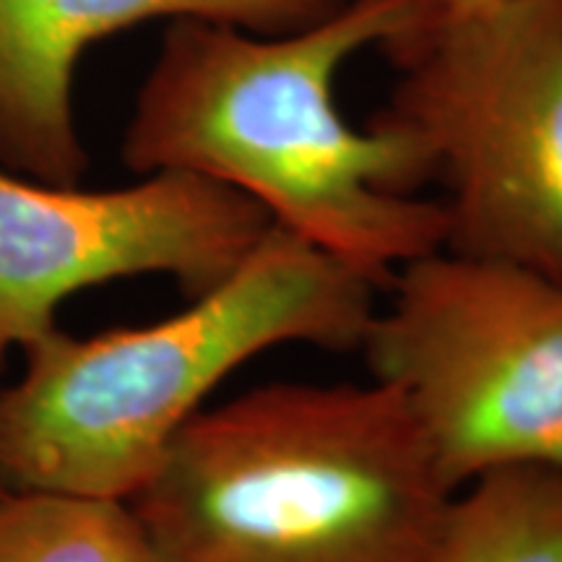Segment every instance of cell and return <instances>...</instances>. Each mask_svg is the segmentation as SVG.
Listing matches in <instances>:
<instances>
[{
  "instance_id": "obj_6",
  "label": "cell",
  "mask_w": 562,
  "mask_h": 562,
  "mask_svg": "<svg viewBox=\"0 0 562 562\" xmlns=\"http://www.w3.org/2000/svg\"><path fill=\"white\" fill-rule=\"evenodd\" d=\"M271 224L248 195L193 172L81 191L0 167V368L58 328L60 302L89 286L161 273L191 300L214 290Z\"/></svg>"
},
{
  "instance_id": "obj_8",
  "label": "cell",
  "mask_w": 562,
  "mask_h": 562,
  "mask_svg": "<svg viewBox=\"0 0 562 562\" xmlns=\"http://www.w3.org/2000/svg\"><path fill=\"white\" fill-rule=\"evenodd\" d=\"M430 562H562V467H501L456 490Z\"/></svg>"
},
{
  "instance_id": "obj_9",
  "label": "cell",
  "mask_w": 562,
  "mask_h": 562,
  "mask_svg": "<svg viewBox=\"0 0 562 562\" xmlns=\"http://www.w3.org/2000/svg\"><path fill=\"white\" fill-rule=\"evenodd\" d=\"M0 562H149L131 505L0 487Z\"/></svg>"
},
{
  "instance_id": "obj_1",
  "label": "cell",
  "mask_w": 562,
  "mask_h": 562,
  "mask_svg": "<svg viewBox=\"0 0 562 562\" xmlns=\"http://www.w3.org/2000/svg\"><path fill=\"white\" fill-rule=\"evenodd\" d=\"M404 32L396 0H349L328 19L258 34L175 19L123 136L136 175L193 172L256 201L277 227L389 286L446 245V209L422 199L427 161L402 131L341 115L336 79Z\"/></svg>"
},
{
  "instance_id": "obj_3",
  "label": "cell",
  "mask_w": 562,
  "mask_h": 562,
  "mask_svg": "<svg viewBox=\"0 0 562 562\" xmlns=\"http://www.w3.org/2000/svg\"><path fill=\"white\" fill-rule=\"evenodd\" d=\"M375 286L271 224L248 258L157 323L40 336L0 389V484L128 503L232 372L279 347L360 349Z\"/></svg>"
},
{
  "instance_id": "obj_10",
  "label": "cell",
  "mask_w": 562,
  "mask_h": 562,
  "mask_svg": "<svg viewBox=\"0 0 562 562\" xmlns=\"http://www.w3.org/2000/svg\"><path fill=\"white\" fill-rule=\"evenodd\" d=\"M396 3L404 11V32L393 40L432 32L438 26L453 24V21H463L469 16H480V13L503 9V5L516 3V0H396Z\"/></svg>"
},
{
  "instance_id": "obj_11",
  "label": "cell",
  "mask_w": 562,
  "mask_h": 562,
  "mask_svg": "<svg viewBox=\"0 0 562 562\" xmlns=\"http://www.w3.org/2000/svg\"><path fill=\"white\" fill-rule=\"evenodd\" d=\"M0 487H3V484H0Z\"/></svg>"
},
{
  "instance_id": "obj_7",
  "label": "cell",
  "mask_w": 562,
  "mask_h": 562,
  "mask_svg": "<svg viewBox=\"0 0 562 562\" xmlns=\"http://www.w3.org/2000/svg\"><path fill=\"white\" fill-rule=\"evenodd\" d=\"M349 0H0V167L45 186L87 172L74 121V70L89 45L154 19H206L284 34Z\"/></svg>"
},
{
  "instance_id": "obj_2",
  "label": "cell",
  "mask_w": 562,
  "mask_h": 562,
  "mask_svg": "<svg viewBox=\"0 0 562 562\" xmlns=\"http://www.w3.org/2000/svg\"><path fill=\"white\" fill-rule=\"evenodd\" d=\"M456 487L391 389L279 381L206 406L128 505L149 562H430Z\"/></svg>"
},
{
  "instance_id": "obj_4",
  "label": "cell",
  "mask_w": 562,
  "mask_h": 562,
  "mask_svg": "<svg viewBox=\"0 0 562 562\" xmlns=\"http://www.w3.org/2000/svg\"><path fill=\"white\" fill-rule=\"evenodd\" d=\"M378 121L446 188V245L562 281V0H516L383 45Z\"/></svg>"
},
{
  "instance_id": "obj_5",
  "label": "cell",
  "mask_w": 562,
  "mask_h": 562,
  "mask_svg": "<svg viewBox=\"0 0 562 562\" xmlns=\"http://www.w3.org/2000/svg\"><path fill=\"white\" fill-rule=\"evenodd\" d=\"M362 351L456 490L516 463L562 467V281L438 248L391 279Z\"/></svg>"
}]
</instances>
